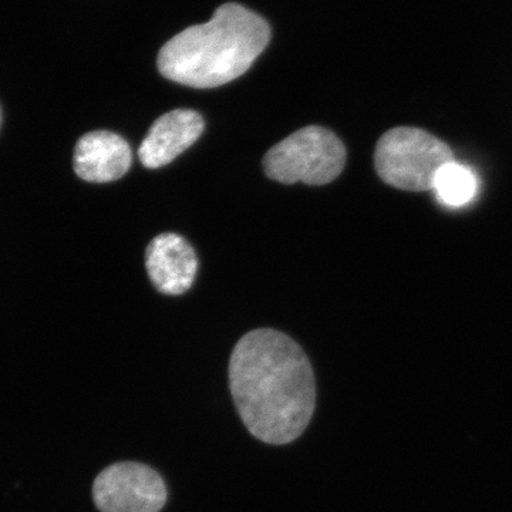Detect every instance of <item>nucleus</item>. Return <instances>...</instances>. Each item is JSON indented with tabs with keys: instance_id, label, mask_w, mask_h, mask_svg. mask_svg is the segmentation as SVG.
Listing matches in <instances>:
<instances>
[{
	"instance_id": "obj_1",
	"label": "nucleus",
	"mask_w": 512,
	"mask_h": 512,
	"mask_svg": "<svg viewBox=\"0 0 512 512\" xmlns=\"http://www.w3.org/2000/svg\"><path fill=\"white\" fill-rule=\"evenodd\" d=\"M229 387L245 427L266 444L299 439L315 413L311 362L278 330H252L239 340L229 362Z\"/></svg>"
},
{
	"instance_id": "obj_2",
	"label": "nucleus",
	"mask_w": 512,
	"mask_h": 512,
	"mask_svg": "<svg viewBox=\"0 0 512 512\" xmlns=\"http://www.w3.org/2000/svg\"><path fill=\"white\" fill-rule=\"evenodd\" d=\"M266 20L238 3H225L214 18L165 43L158 70L165 79L194 89H214L238 79L268 46Z\"/></svg>"
},
{
	"instance_id": "obj_3",
	"label": "nucleus",
	"mask_w": 512,
	"mask_h": 512,
	"mask_svg": "<svg viewBox=\"0 0 512 512\" xmlns=\"http://www.w3.org/2000/svg\"><path fill=\"white\" fill-rule=\"evenodd\" d=\"M451 161L456 160L447 143L416 127L392 128L380 137L375 151L379 177L403 191L433 190L436 174Z\"/></svg>"
},
{
	"instance_id": "obj_4",
	"label": "nucleus",
	"mask_w": 512,
	"mask_h": 512,
	"mask_svg": "<svg viewBox=\"0 0 512 512\" xmlns=\"http://www.w3.org/2000/svg\"><path fill=\"white\" fill-rule=\"evenodd\" d=\"M346 148L328 128H301L276 144L264 158L265 173L282 184L325 185L342 173Z\"/></svg>"
},
{
	"instance_id": "obj_5",
	"label": "nucleus",
	"mask_w": 512,
	"mask_h": 512,
	"mask_svg": "<svg viewBox=\"0 0 512 512\" xmlns=\"http://www.w3.org/2000/svg\"><path fill=\"white\" fill-rule=\"evenodd\" d=\"M167 497L160 474L131 461L107 467L93 485L94 503L100 512H160Z\"/></svg>"
},
{
	"instance_id": "obj_6",
	"label": "nucleus",
	"mask_w": 512,
	"mask_h": 512,
	"mask_svg": "<svg viewBox=\"0 0 512 512\" xmlns=\"http://www.w3.org/2000/svg\"><path fill=\"white\" fill-rule=\"evenodd\" d=\"M151 282L165 295H183L194 284L198 259L194 249L177 234H161L146 252Z\"/></svg>"
},
{
	"instance_id": "obj_7",
	"label": "nucleus",
	"mask_w": 512,
	"mask_h": 512,
	"mask_svg": "<svg viewBox=\"0 0 512 512\" xmlns=\"http://www.w3.org/2000/svg\"><path fill=\"white\" fill-rule=\"evenodd\" d=\"M204 119L192 110H174L156 120L141 143L138 157L144 167L160 168L188 150L204 131Z\"/></svg>"
},
{
	"instance_id": "obj_8",
	"label": "nucleus",
	"mask_w": 512,
	"mask_h": 512,
	"mask_svg": "<svg viewBox=\"0 0 512 512\" xmlns=\"http://www.w3.org/2000/svg\"><path fill=\"white\" fill-rule=\"evenodd\" d=\"M133 154L127 141L110 131L84 134L74 148V171L89 183H111L130 168Z\"/></svg>"
},
{
	"instance_id": "obj_9",
	"label": "nucleus",
	"mask_w": 512,
	"mask_h": 512,
	"mask_svg": "<svg viewBox=\"0 0 512 512\" xmlns=\"http://www.w3.org/2000/svg\"><path fill=\"white\" fill-rule=\"evenodd\" d=\"M433 191L448 207H463L477 192V178L464 165L451 161L440 168L434 178Z\"/></svg>"
},
{
	"instance_id": "obj_10",
	"label": "nucleus",
	"mask_w": 512,
	"mask_h": 512,
	"mask_svg": "<svg viewBox=\"0 0 512 512\" xmlns=\"http://www.w3.org/2000/svg\"><path fill=\"white\" fill-rule=\"evenodd\" d=\"M0 124H2V110H0Z\"/></svg>"
}]
</instances>
